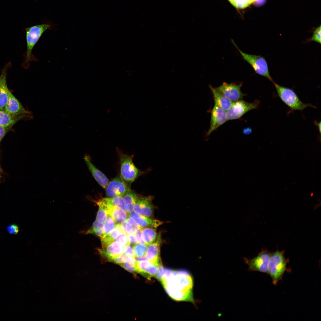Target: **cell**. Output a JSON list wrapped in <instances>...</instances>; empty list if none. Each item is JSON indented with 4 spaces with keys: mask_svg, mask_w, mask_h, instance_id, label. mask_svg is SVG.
Returning <instances> with one entry per match:
<instances>
[{
    "mask_svg": "<svg viewBox=\"0 0 321 321\" xmlns=\"http://www.w3.org/2000/svg\"><path fill=\"white\" fill-rule=\"evenodd\" d=\"M159 281L172 299L194 303L193 279L190 273H182L180 270L166 268L164 274Z\"/></svg>",
    "mask_w": 321,
    "mask_h": 321,
    "instance_id": "cell-1",
    "label": "cell"
},
{
    "mask_svg": "<svg viewBox=\"0 0 321 321\" xmlns=\"http://www.w3.org/2000/svg\"><path fill=\"white\" fill-rule=\"evenodd\" d=\"M51 26L48 24H42L32 26L25 29L27 49L25 59L23 64L25 69L28 68L32 61L38 60L32 54V50L43 33Z\"/></svg>",
    "mask_w": 321,
    "mask_h": 321,
    "instance_id": "cell-2",
    "label": "cell"
},
{
    "mask_svg": "<svg viewBox=\"0 0 321 321\" xmlns=\"http://www.w3.org/2000/svg\"><path fill=\"white\" fill-rule=\"evenodd\" d=\"M288 262L283 251H277L271 254L268 273L271 278L273 284H276L282 278L287 269Z\"/></svg>",
    "mask_w": 321,
    "mask_h": 321,
    "instance_id": "cell-3",
    "label": "cell"
},
{
    "mask_svg": "<svg viewBox=\"0 0 321 321\" xmlns=\"http://www.w3.org/2000/svg\"><path fill=\"white\" fill-rule=\"evenodd\" d=\"M273 83L279 97L292 110L301 111L308 107L314 108L311 104L303 103L292 89L280 86L274 81Z\"/></svg>",
    "mask_w": 321,
    "mask_h": 321,
    "instance_id": "cell-4",
    "label": "cell"
},
{
    "mask_svg": "<svg viewBox=\"0 0 321 321\" xmlns=\"http://www.w3.org/2000/svg\"><path fill=\"white\" fill-rule=\"evenodd\" d=\"M231 41L243 58L252 66L257 74L265 77L272 82L274 81L270 75L268 63L264 57L261 56L248 54L243 52L237 47L233 40L232 39Z\"/></svg>",
    "mask_w": 321,
    "mask_h": 321,
    "instance_id": "cell-5",
    "label": "cell"
},
{
    "mask_svg": "<svg viewBox=\"0 0 321 321\" xmlns=\"http://www.w3.org/2000/svg\"><path fill=\"white\" fill-rule=\"evenodd\" d=\"M132 158L131 156L124 154H120L119 156L120 177L126 183L130 185L141 174V171L134 164Z\"/></svg>",
    "mask_w": 321,
    "mask_h": 321,
    "instance_id": "cell-6",
    "label": "cell"
},
{
    "mask_svg": "<svg viewBox=\"0 0 321 321\" xmlns=\"http://www.w3.org/2000/svg\"><path fill=\"white\" fill-rule=\"evenodd\" d=\"M259 103L258 100L252 103L242 100L233 102L230 108L226 111L228 120L239 119L247 112L257 108Z\"/></svg>",
    "mask_w": 321,
    "mask_h": 321,
    "instance_id": "cell-7",
    "label": "cell"
},
{
    "mask_svg": "<svg viewBox=\"0 0 321 321\" xmlns=\"http://www.w3.org/2000/svg\"><path fill=\"white\" fill-rule=\"evenodd\" d=\"M270 255V253L265 250L262 251L257 257L253 258L248 259L244 258V259L247 265L249 271L268 273Z\"/></svg>",
    "mask_w": 321,
    "mask_h": 321,
    "instance_id": "cell-8",
    "label": "cell"
},
{
    "mask_svg": "<svg viewBox=\"0 0 321 321\" xmlns=\"http://www.w3.org/2000/svg\"><path fill=\"white\" fill-rule=\"evenodd\" d=\"M242 84V83L238 84L224 82L221 85L215 88L229 100L234 102L242 100L245 95L241 91Z\"/></svg>",
    "mask_w": 321,
    "mask_h": 321,
    "instance_id": "cell-9",
    "label": "cell"
},
{
    "mask_svg": "<svg viewBox=\"0 0 321 321\" xmlns=\"http://www.w3.org/2000/svg\"><path fill=\"white\" fill-rule=\"evenodd\" d=\"M106 189V195L109 197L123 196L131 190L130 185L126 183L120 177H116L109 182Z\"/></svg>",
    "mask_w": 321,
    "mask_h": 321,
    "instance_id": "cell-10",
    "label": "cell"
},
{
    "mask_svg": "<svg viewBox=\"0 0 321 321\" xmlns=\"http://www.w3.org/2000/svg\"><path fill=\"white\" fill-rule=\"evenodd\" d=\"M228 120L226 111L215 105L211 111L210 126L206 136H210L213 131Z\"/></svg>",
    "mask_w": 321,
    "mask_h": 321,
    "instance_id": "cell-11",
    "label": "cell"
},
{
    "mask_svg": "<svg viewBox=\"0 0 321 321\" xmlns=\"http://www.w3.org/2000/svg\"><path fill=\"white\" fill-rule=\"evenodd\" d=\"M161 243V235L159 234L156 240L147 246V250L145 256L149 262L158 267L162 265L160 256Z\"/></svg>",
    "mask_w": 321,
    "mask_h": 321,
    "instance_id": "cell-12",
    "label": "cell"
},
{
    "mask_svg": "<svg viewBox=\"0 0 321 321\" xmlns=\"http://www.w3.org/2000/svg\"><path fill=\"white\" fill-rule=\"evenodd\" d=\"M153 197L149 196L140 197L133 207V210L140 215L150 217L153 214Z\"/></svg>",
    "mask_w": 321,
    "mask_h": 321,
    "instance_id": "cell-13",
    "label": "cell"
},
{
    "mask_svg": "<svg viewBox=\"0 0 321 321\" xmlns=\"http://www.w3.org/2000/svg\"><path fill=\"white\" fill-rule=\"evenodd\" d=\"M125 247L115 241L108 246L99 250L100 254L111 261L114 258L124 253Z\"/></svg>",
    "mask_w": 321,
    "mask_h": 321,
    "instance_id": "cell-14",
    "label": "cell"
},
{
    "mask_svg": "<svg viewBox=\"0 0 321 321\" xmlns=\"http://www.w3.org/2000/svg\"><path fill=\"white\" fill-rule=\"evenodd\" d=\"M84 159L89 170L96 181L102 187L106 188L109 183L108 178L93 165L88 155H85Z\"/></svg>",
    "mask_w": 321,
    "mask_h": 321,
    "instance_id": "cell-15",
    "label": "cell"
},
{
    "mask_svg": "<svg viewBox=\"0 0 321 321\" xmlns=\"http://www.w3.org/2000/svg\"><path fill=\"white\" fill-rule=\"evenodd\" d=\"M14 115L29 114L30 112L26 110L18 100L10 91L8 100L4 111Z\"/></svg>",
    "mask_w": 321,
    "mask_h": 321,
    "instance_id": "cell-16",
    "label": "cell"
},
{
    "mask_svg": "<svg viewBox=\"0 0 321 321\" xmlns=\"http://www.w3.org/2000/svg\"><path fill=\"white\" fill-rule=\"evenodd\" d=\"M7 65L4 67L0 76V110L4 111L8 101L10 91L7 83Z\"/></svg>",
    "mask_w": 321,
    "mask_h": 321,
    "instance_id": "cell-17",
    "label": "cell"
},
{
    "mask_svg": "<svg viewBox=\"0 0 321 321\" xmlns=\"http://www.w3.org/2000/svg\"><path fill=\"white\" fill-rule=\"evenodd\" d=\"M158 267L147 260L136 262V271L149 279L156 276Z\"/></svg>",
    "mask_w": 321,
    "mask_h": 321,
    "instance_id": "cell-18",
    "label": "cell"
},
{
    "mask_svg": "<svg viewBox=\"0 0 321 321\" xmlns=\"http://www.w3.org/2000/svg\"><path fill=\"white\" fill-rule=\"evenodd\" d=\"M100 203L106 209L108 214L110 215L116 222L121 223L126 220L128 215L125 210L119 207L106 204L101 200Z\"/></svg>",
    "mask_w": 321,
    "mask_h": 321,
    "instance_id": "cell-19",
    "label": "cell"
},
{
    "mask_svg": "<svg viewBox=\"0 0 321 321\" xmlns=\"http://www.w3.org/2000/svg\"><path fill=\"white\" fill-rule=\"evenodd\" d=\"M132 218L141 227L156 228L162 224L164 222L150 218L149 217L139 214L135 212L130 213Z\"/></svg>",
    "mask_w": 321,
    "mask_h": 321,
    "instance_id": "cell-20",
    "label": "cell"
},
{
    "mask_svg": "<svg viewBox=\"0 0 321 321\" xmlns=\"http://www.w3.org/2000/svg\"><path fill=\"white\" fill-rule=\"evenodd\" d=\"M28 114L14 115L0 110V126L10 129L18 121L27 117Z\"/></svg>",
    "mask_w": 321,
    "mask_h": 321,
    "instance_id": "cell-21",
    "label": "cell"
},
{
    "mask_svg": "<svg viewBox=\"0 0 321 321\" xmlns=\"http://www.w3.org/2000/svg\"><path fill=\"white\" fill-rule=\"evenodd\" d=\"M209 87L212 93L215 105L226 111L231 107L233 102L218 91L210 85Z\"/></svg>",
    "mask_w": 321,
    "mask_h": 321,
    "instance_id": "cell-22",
    "label": "cell"
},
{
    "mask_svg": "<svg viewBox=\"0 0 321 321\" xmlns=\"http://www.w3.org/2000/svg\"><path fill=\"white\" fill-rule=\"evenodd\" d=\"M122 232H123L121 224H116L114 228L111 232L101 238L102 248L106 247L112 243L114 241L118 235Z\"/></svg>",
    "mask_w": 321,
    "mask_h": 321,
    "instance_id": "cell-23",
    "label": "cell"
},
{
    "mask_svg": "<svg viewBox=\"0 0 321 321\" xmlns=\"http://www.w3.org/2000/svg\"><path fill=\"white\" fill-rule=\"evenodd\" d=\"M140 197L131 190L123 196L125 210L128 213H130L133 212V207Z\"/></svg>",
    "mask_w": 321,
    "mask_h": 321,
    "instance_id": "cell-24",
    "label": "cell"
},
{
    "mask_svg": "<svg viewBox=\"0 0 321 321\" xmlns=\"http://www.w3.org/2000/svg\"><path fill=\"white\" fill-rule=\"evenodd\" d=\"M153 228L147 227L142 229L141 238L147 246L154 242L158 237L156 231Z\"/></svg>",
    "mask_w": 321,
    "mask_h": 321,
    "instance_id": "cell-25",
    "label": "cell"
},
{
    "mask_svg": "<svg viewBox=\"0 0 321 321\" xmlns=\"http://www.w3.org/2000/svg\"><path fill=\"white\" fill-rule=\"evenodd\" d=\"M101 200L106 204L116 206L125 210L123 196H117L110 198H103Z\"/></svg>",
    "mask_w": 321,
    "mask_h": 321,
    "instance_id": "cell-26",
    "label": "cell"
},
{
    "mask_svg": "<svg viewBox=\"0 0 321 321\" xmlns=\"http://www.w3.org/2000/svg\"><path fill=\"white\" fill-rule=\"evenodd\" d=\"M103 224L97 221L93 223L92 226L86 232V234H95L101 238L103 236Z\"/></svg>",
    "mask_w": 321,
    "mask_h": 321,
    "instance_id": "cell-27",
    "label": "cell"
},
{
    "mask_svg": "<svg viewBox=\"0 0 321 321\" xmlns=\"http://www.w3.org/2000/svg\"><path fill=\"white\" fill-rule=\"evenodd\" d=\"M141 227L131 217L127 219L126 231L127 235H134L137 231Z\"/></svg>",
    "mask_w": 321,
    "mask_h": 321,
    "instance_id": "cell-28",
    "label": "cell"
},
{
    "mask_svg": "<svg viewBox=\"0 0 321 321\" xmlns=\"http://www.w3.org/2000/svg\"><path fill=\"white\" fill-rule=\"evenodd\" d=\"M237 9L245 8L252 3L258 1L259 0H228ZM261 1V0H259Z\"/></svg>",
    "mask_w": 321,
    "mask_h": 321,
    "instance_id": "cell-29",
    "label": "cell"
},
{
    "mask_svg": "<svg viewBox=\"0 0 321 321\" xmlns=\"http://www.w3.org/2000/svg\"><path fill=\"white\" fill-rule=\"evenodd\" d=\"M116 225L115 221L110 215L108 214L103 228V236L111 232L114 229Z\"/></svg>",
    "mask_w": 321,
    "mask_h": 321,
    "instance_id": "cell-30",
    "label": "cell"
},
{
    "mask_svg": "<svg viewBox=\"0 0 321 321\" xmlns=\"http://www.w3.org/2000/svg\"><path fill=\"white\" fill-rule=\"evenodd\" d=\"M133 248L135 257H140L145 256L147 250L146 245L137 243L134 245Z\"/></svg>",
    "mask_w": 321,
    "mask_h": 321,
    "instance_id": "cell-31",
    "label": "cell"
},
{
    "mask_svg": "<svg viewBox=\"0 0 321 321\" xmlns=\"http://www.w3.org/2000/svg\"><path fill=\"white\" fill-rule=\"evenodd\" d=\"M98 205L99 210L96 216V221L100 223L103 224L105 222L108 214L105 208L101 205Z\"/></svg>",
    "mask_w": 321,
    "mask_h": 321,
    "instance_id": "cell-32",
    "label": "cell"
},
{
    "mask_svg": "<svg viewBox=\"0 0 321 321\" xmlns=\"http://www.w3.org/2000/svg\"><path fill=\"white\" fill-rule=\"evenodd\" d=\"M116 241L120 243L125 247L130 245V243L127 234L122 232L117 236L116 238Z\"/></svg>",
    "mask_w": 321,
    "mask_h": 321,
    "instance_id": "cell-33",
    "label": "cell"
},
{
    "mask_svg": "<svg viewBox=\"0 0 321 321\" xmlns=\"http://www.w3.org/2000/svg\"><path fill=\"white\" fill-rule=\"evenodd\" d=\"M321 26H320L314 30L312 36L308 39L307 42L314 41L321 44Z\"/></svg>",
    "mask_w": 321,
    "mask_h": 321,
    "instance_id": "cell-34",
    "label": "cell"
},
{
    "mask_svg": "<svg viewBox=\"0 0 321 321\" xmlns=\"http://www.w3.org/2000/svg\"><path fill=\"white\" fill-rule=\"evenodd\" d=\"M127 271L131 273L136 271V265L133 264L126 262L119 264Z\"/></svg>",
    "mask_w": 321,
    "mask_h": 321,
    "instance_id": "cell-35",
    "label": "cell"
},
{
    "mask_svg": "<svg viewBox=\"0 0 321 321\" xmlns=\"http://www.w3.org/2000/svg\"><path fill=\"white\" fill-rule=\"evenodd\" d=\"M7 229V232L11 234L16 235L19 231L18 226L15 224H12L8 226Z\"/></svg>",
    "mask_w": 321,
    "mask_h": 321,
    "instance_id": "cell-36",
    "label": "cell"
},
{
    "mask_svg": "<svg viewBox=\"0 0 321 321\" xmlns=\"http://www.w3.org/2000/svg\"><path fill=\"white\" fill-rule=\"evenodd\" d=\"M129 256L125 253H124L120 256L114 258L111 261L116 263L120 264L124 262Z\"/></svg>",
    "mask_w": 321,
    "mask_h": 321,
    "instance_id": "cell-37",
    "label": "cell"
},
{
    "mask_svg": "<svg viewBox=\"0 0 321 321\" xmlns=\"http://www.w3.org/2000/svg\"><path fill=\"white\" fill-rule=\"evenodd\" d=\"M142 227L139 229L134 234L138 243H141L146 245L144 241L141 238V232Z\"/></svg>",
    "mask_w": 321,
    "mask_h": 321,
    "instance_id": "cell-38",
    "label": "cell"
},
{
    "mask_svg": "<svg viewBox=\"0 0 321 321\" xmlns=\"http://www.w3.org/2000/svg\"><path fill=\"white\" fill-rule=\"evenodd\" d=\"M124 253L129 256L135 257L133 248L130 245L125 248Z\"/></svg>",
    "mask_w": 321,
    "mask_h": 321,
    "instance_id": "cell-39",
    "label": "cell"
},
{
    "mask_svg": "<svg viewBox=\"0 0 321 321\" xmlns=\"http://www.w3.org/2000/svg\"><path fill=\"white\" fill-rule=\"evenodd\" d=\"M9 129L0 126V141L9 130Z\"/></svg>",
    "mask_w": 321,
    "mask_h": 321,
    "instance_id": "cell-40",
    "label": "cell"
},
{
    "mask_svg": "<svg viewBox=\"0 0 321 321\" xmlns=\"http://www.w3.org/2000/svg\"><path fill=\"white\" fill-rule=\"evenodd\" d=\"M128 235L130 244L134 245L138 243L134 235L128 234Z\"/></svg>",
    "mask_w": 321,
    "mask_h": 321,
    "instance_id": "cell-41",
    "label": "cell"
},
{
    "mask_svg": "<svg viewBox=\"0 0 321 321\" xmlns=\"http://www.w3.org/2000/svg\"><path fill=\"white\" fill-rule=\"evenodd\" d=\"M251 132L252 129L249 127L245 128L243 129V133L246 135H249L251 133Z\"/></svg>",
    "mask_w": 321,
    "mask_h": 321,
    "instance_id": "cell-42",
    "label": "cell"
},
{
    "mask_svg": "<svg viewBox=\"0 0 321 321\" xmlns=\"http://www.w3.org/2000/svg\"><path fill=\"white\" fill-rule=\"evenodd\" d=\"M126 220L122 222L121 225L123 232L127 234L126 231Z\"/></svg>",
    "mask_w": 321,
    "mask_h": 321,
    "instance_id": "cell-43",
    "label": "cell"
},
{
    "mask_svg": "<svg viewBox=\"0 0 321 321\" xmlns=\"http://www.w3.org/2000/svg\"><path fill=\"white\" fill-rule=\"evenodd\" d=\"M315 124H316V125L318 127V128H319V131H320V132H321V122H315Z\"/></svg>",
    "mask_w": 321,
    "mask_h": 321,
    "instance_id": "cell-44",
    "label": "cell"
}]
</instances>
